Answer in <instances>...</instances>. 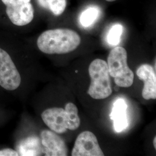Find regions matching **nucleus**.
Instances as JSON below:
<instances>
[{
    "mask_svg": "<svg viewBox=\"0 0 156 156\" xmlns=\"http://www.w3.org/2000/svg\"><path fill=\"white\" fill-rule=\"evenodd\" d=\"M81 42L76 32L68 28H56L43 32L37 39L39 50L48 55L66 54L75 50Z\"/></svg>",
    "mask_w": 156,
    "mask_h": 156,
    "instance_id": "1",
    "label": "nucleus"
},
{
    "mask_svg": "<svg viewBox=\"0 0 156 156\" xmlns=\"http://www.w3.org/2000/svg\"><path fill=\"white\" fill-rule=\"evenodd\" d=\"M91 83L88 94L95 100H103L112 93L111 76L107 62L101 59H95L89 67Z\"/></svg>",
    "mask_w": 156,
    "mask_h": 156,
    "instance_id": "2",
    "label": "nucleus"
},
{
    "mask_svg": "<svg viewBox=\"0 0 156 156\" xmlns=\"http://www.w3.org/2000/svg\"><path fill=\"white\" fill-rule=\"evenodd\" d=\"M108 67L110 76L120 87H129L134 82V74L127 64V53L120 46L113 48L108 57Z\"/></svg>",
    "mask_w": 156,
    "mask_h": 156,
    "instance_id": "3",
    "label": "nucleus"
},
{
    "mask_svg": "<svg viewBox=\"0 0 156 156\" xmlns=\"http://www.w3.org/2000/svg\"><path fill=\"white\" fill-rule=\"evenodd\" d=\"M22 82L20 74L11 56L0 48V86L4 89H17Z\"/></svg>",
    "mask_w": 156,
    "mask_h": 156,
    "instance_id": "4",
    "label": "nucleus"
},
{
    "mask_svg": "<svg viewBox=\"0 0 156 156\" xmlns=\"http://www.w3.org/2000/svg\"><path fill=\"white\" fill-rule=\"evenodd\" d=\"M71 155L73 156H104L94 134L85 131L78 135Z\"/></svg>",
    "mask_w": 156,
    "mask_h": 156,
    "instance_id": "5",
    "label": "nucleus"
},
{
    "mask_svg": "<svg viewBox=\"0 0 156 156\" xmlns=\"http://www.w3.org/2000/svg\"><path fill=\"white\" fill-rule=\"evenodd\" d=\"M40 136L42 151L45 156H68V149L64 140L54 131L43 130Z\"/></svg>",
    "mask_w": 156,
    "mask_h": 156,
    "instance_id": "6",
    "label": "nucleus"
},
{
    "mask_svg": "<svg viewBox=\"0 0 156 156\" xmlns=\"http://www.w3.org/2000/svg\"><path fill=\"white\" fill-rule=\"evenodd\" d=\"M41 117L45 124L57 134H63L68 130L67 112L62 108H51L45 110Z\"/></svg>",
    "mask_w": 156,
    "mask_h": 156,
    "instance_id": "7",
    "label": "nucleus"
},
{
    "mask_svg": "<svg viewBox=\"0 0 156 156\" xmlns=\"http://www.w3.org/2000/svg\"><path fill=\"white\" fill-rule=\"evenodd\" d=\"M6 15L10 21L17 26H24L31 22L34 17V9L30 2L20 5L6 6Z\"/></svg>",
    "mask_w": 156,
    "mask_h": 156,
    "instance_id": "8",
    "label": "nucleus"
},
{
    "mask_svg": "<svg viewBox=\"0 0 156 156\" xmlns=\"http://www.w3.org/2000/svg\"><path fill=\"white\" fill-rule=\"evenodd\" d=\"M138 78L144 82L142 97L146 100L156 98V75L153 67L149 64L141 65L136 71Z\"/></svg>",
    "mask_w": 156,
    "mask_h": 156,
    "instance_id": "9",
    "label": "nucleus"
},
{
    "mask_svg": "<svg viewBox=\"0 0 156 156\" xmlns=\"http://www.w3.org/2000/svg\"><path fill=\"white\" fill-rule=\"evenodd\" d=\"M127 105L125 100L119 98L113 104L110 118L113 121V126L116 132L123 131L128 126L127 116Z\"/></svg>",
    "mask_w": 156,
    "mask_h": 156,
    "instance_id": "10",
    "label": "nucleus"
},
{
    "mask_svg": "<svg viewBox=\"0 0 156 156\" xmlns=\"http://www.w3.org/2000/svg\"><path fill=\"white\" fill-rule=\"evenodd\" d=\"M16 151L19 156H41L42 151L41 139L35 136L23 139L17 145Z\"/></svg>",
    "mask_w": 156,
    "mask_h": 156,
    "instance_id": "11",
    "label": "nucleus"
},
{
    "mask_svg": "<svg viewBox=\"0 0 156 156\" xmlns=\"http://www.w3.org/2000/svg\"><path fill=\"white\" fill-rule=\"evenodd\" d=\"M65 110L67 112L68 129L72 131L77 129L80 124L78 108L73 102H68L66 105Z\"/></svg>",
    "mask_w": 156,
    "mask_h": 156,
    "instance_id": "12",
    "label": "nucleus"
},
{
    "mask_svg": "<svg viewBox=\"0 0 156 156\" xmlns=\"http://www.w3.org/2000/svg\"><path fill=\"white\" fill-rule=\"evenodd\" d=\"M99 9L95 7H90L81 14L79 21L82 26L88 27L91 26L99 16Z\"/></svg>",
    "mask_w": 156,
    "mask_h": 156,
    "instance_id": "13",
    "label": "nucleus"
},
{
    "mask_svg": "<svg viewBox=\"0 0 156 156\" xmlns=\"http://www.w3.org/2000/svg\"><path fill=\"white\" fill-rule=\"evenodd\" d=\"M123 26L120 24L113 25L107 35V42L109 44L116 46L119 44L123 33Z\"/></svg>",
    "mask_w": 156,
    "mask_h": 156,
    "instance_id": "14",
    "label": "nucleus"
},
{
    "mask_svg": "<svg viewBox=\"0 0 156 156\" xmlns=\"http://www.w3.org/2000/svg\"><path fill=\"white\" fill-rule=\"evenodd\" d=\"M66 6V0H48L47 9L50 10L54 15L60 16L65 11Z\"/></svg>",
    "mask_w": 156,
    "mask_h": 156,
    "instance_id": "15",
    "label": "nucleus"
},
{
    "mask_svg": "<svg viewBox=\"0 0 156 156\" xmlns=\"http://www.w3.org/2000/svg\"><path fill=\"white\" fill-rule=\"evenodd\" d=\"M4 5L14 6L30 2L31 0H1Z\"/></svg>",
    "mask_w": 156,
    "mask_h": 156,
    "instance_id": "16",
    "label": "nucleus"
},
{
    "mask_svg": "<svg viewBox=\"0 0 156 156\" xmlns=\"http://www.w3.org/2000/svg\"><path fill=\"white\" fill-rule=\"evenodd\" d=\"M19 153L16 150L11 148L0 149V156H18Z\"/></svg>",
    "mask_w": 156,
    "mask_h": 156,
    "instance_id": "17",
    "label": "nucleus"
},
{
    "mask_svg": "<svg viewBox=\"0 0 156 156\" xmlns=\"http://www.w3.org/2000/svg\"><path fill=\"white\" fill-rule=\"evenodd\" d=\"M48 0H38V2L41 7L47 9V3Z\"/></svg>",
    "mask_w": 156,
    "mask_h": 156,
    "instance_id": "18",
    "label": "nucleus"
},
{
    "mask_svg": "<svg viewBox=\"0 0 156 156\" xmlns=\"http://www.w3.org/2000/svg\"><path fill=\"white\" fill-rule=\"evenodd\" d=\"M153 145H154V148L156 149V136L154 137V140H153Z\"/></svg>",
    "mask_w": 156,
    "mask_h": 156,
    "instance_id": "19",
    "label": "nucleus"
},
{
    "mask_svg": "<svg viewBox=\"0 0 156 156\" xmlns=\"http://www.w3.org/2000/svg\"><path fill=\"white\" fill-rule=\"evenodd\" d=\"M106 1H108V2H113V1H115L116 0H105Z\"/></svg>",
    "mask_w": 156,
    "mask_h": 156,
    "instance_id": "20",
    "label": "nucleus"
}]
</instances>
